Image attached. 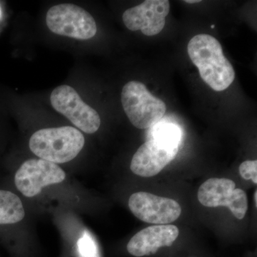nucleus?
Listing matches in <instances>:
<instances>
[{
    "mask_svg": "<svg viewBox=\"0 0 257 257\" xmlns=\"http://www.w3.org/2000/svg\"><path fill=\"white\" fill-rule=\"evenodd\" d=\"M187 52L192 62L199 69L201 78L209 87L221 92L232 84L235 70L223 52L215 37L201 34L189 41Z\"/></svg>",
    "mask_w": 257,
    "mask_h": 257,
    "instance_id": "nucleus-1",
    "label": "nucleus"
},
{
    "mask_svg": "<svg viewBox=\"0 0 257 257\" xmlns=\"http://www.w3.org/2000/svg\"><path fill=\"white\" fill-rule=\"evenodd\" d=\"M84 143V135L79 130L67 126L38 130L30 138V148L42 160L62 164L74 160Z\"/></svg>",
    "mask_w": 257,
    "mask_h": 257,
    "instance_id": "nucleus-2",
    "label": "nucleus"
},
{
    "mask_svg": "<svg viewBox=\"0 0 257 257\" xmlns=\"http://www.w3.org/2000/svg\"><path fill=\"white\" fill-rule=\"evenodd\" d=\"M121 104L132 124L146 130L156 125L163 118L167 106L153 96L143 83L131 81L123 87Z\"/></svg>",
    "mask_w": 257,
    "mask_h": 257,
    "instance_id": "nucleus-3",
    "label": "nucleus"
},
{
    "mask_svg": "<svg viewBox=\"0 0 257 257\" xmlns=\"http://www.w3.org/2000/svg\"><path fill=\"white\" fill-rule=\"evenodd\" d=\"M46 23L51 31L57 35L79 40L95 36L97 28L92 15L73 4H61L47 12Z\"/></svg>",
    "mask_w": 257,
    "mask_h": 257,
    "instance_id": "nucleus-4",
    "label": "nucleus"
},
{
    "mask_svg": "<svg viewBox=\"0 0 257 257\" xmlns=\"http://www.w3.org/2000/svg\"><path fill=\"white\" fill-rule=\"evenodd\" d=\"M50 101L56 111L84 133L94 134L99 130L101 119L97 111L84 103L73 88L68 85L56 88L51 94Z\"/></svg>",
    "mask_w": 257,
    "mask_h": 257,
    "instance_id": "nucleus-5",
    "label": "nucleus"
},
{
    "mask_svg": "<svg viewBox=\"0 0 257 257\" xmlns=\"http://www.w3.org/2000/svg\"><path fill=\"white\" fill-rule=\"evenodd\" d=\"M197 197L204 207H227L238 219H243L248 210L246 192L236 189V184L231 179H208L199 187Z\"/></svg>",
    "mask_w": 257,
    "mask_h": 257,
    "instance_id": "nucleus-6",
    "label": "nucleus"
},
{
    "mask_svg": "<svg viewBox=\"0 0 257 257\" xmlns=\"http://www.w3.org/2000/svg\"><path fill=\"white\" fill-rule=\"evenodd\" d=\"M66 178L64 171L57 164L42 159L25 161L15 173L14 182L25 197H35L51 184L61 183Z\"/></svg>",
    "mask_w": 257,
    "mask_h": 257,
    "instance_id": "nucleus-7",
    "label": "nucleus"
},
{
    "mask_svg": "<svg viewBox=\"0 0 257 257\" xmlns=\"http://www.w3.org/2000/svg\"><path fill=\"white\" fill-rule=\"evenodd\" d=\"M128 207L140 220L155 225L170 224L182 213L180 204L174 199L144 192L132 194Z\"/></svg>",
    "mask_w": 257,
    "mask_h": 257,
    "instance_id": "nucleus-8",
    "label": "nucleus"
},
{
    "mask_svg": "<svg viewBox=\"0 0 257 257\" xmlns=\"http://www.w3.org/2000/svg\"><path fill=\"white\" fill-rule=\"evenodd\" d=\"M178 150L179 145L152 138L140 146L135 154L130 170L140 177H154L175 160Z\"/></svg>",
    "mask_w": 257,
    "mask_h": 257,
    "instance_id": "nucleus-9",
    "label": "nucleus"
},
{
    "mask_svg": "<svg viewBox=\"0 0 257 257\" xmlns=\"http://www.w3.org/2000/svg\"><path fill=\"white\" fill-rule=\"evenodd\" d=\"M170 10L168 0H146L126 10L122 20L128 30L133 32L140 30L146 36H155L165 28L166 18Z\"/></svg>",
    "mask_w": 257,
    "mask_h": 257,
    "instance_id": "nucleus-10",
    "label": "nucleus"
},
{
    "mask_svg": "<svg viewBox=\"0 0 257 257\" xmlns=\"http://www.w3.org/2000/svg\"><path fill=\"white\" fill-rule=\"evenodd\" d=\"M179 234V230L175 225H153L137 233L130 240L126 249L135 257L155 254L159 249L172 246Z\"/></svg>",
    "mask_w": 257,
    "mask_h": 257,
    "instance_id": "nucleus-11",
    "label": "nucleus"
},
{
    "mask_svg": "<svg viewBox=\"0 0 257 257\" xmlns=\"http://www.w3.org/2000/svg\"><path fill=\"white\" fill-rule=\"evenodd\" d=\"M25 216L20 197L11 191L0 188V229L18 224Z\"/></svg>",
    "mask_w": 257,
    "mask_h": 257,
    "instance_id": "nucleus-12",
    "label": "nucleus"
},
{
    "mask_svg": "<svg viewBox=\"0 0 257 257\" xmlns=\"http://www.w3.org/2000/svg\"><path fill=\"white\" fill-rule=\"evenodd\" d=\"M152 138L160 139L167 143L179 145L181 140L180 130L174 124H161L154 130Z\"/></svg>",
    "mask_w": 257,
    "mask_h": 257,
    "instance_id": "nucleus-13",
    "label": "nucleus"
},
{
    "mask_svg": "<svg viewBox=\"0 0 257 257\" xmlns=\"http://www.w3.org/2000/svg\"><path fill=\"white\" fill-rule=\"evenodd\" d=\"M77 251L79 257H99L95 241L87 231L77 241Z\"/></svg>",
    "mask_w": 257,
    "mask_h": 257,
    "instance_id": "nucleus-14",
    "label": "nucleus"
},
{
    "mask_svg": "<svg viewBox=\"0 0 257 257\" xmlns=\"http://www.w3.org/2000/svg\"><path fill=\"white\" fill-rule=\"evenodd\" d=\"M240 175L246 180H252L257 184V161H245L241 164L239 168Z\"/></svg>",
    "mask_w": 257,
    "mask_h": 257,
    "instance_id": "nucleus-15",
    "label": "nucleus"
},
{
    "mask_svg": "<svg viewBox=\"0 0 257 257\" xmlns=\"http://www.w3.org/2000/svg\"><path fill=\"white\" fill-rule=\"evenodd\" d=\"M184 3H188V4H194V3H200V0H185Z\"/></svg>",
    "mask_w": 257,
    "mask_h": 257,
    "instance_id": "nucleus-16",
    "label": "nucleus"
},
{
    "mask_svg": "<svg viewBox=\"0 0 257 257\" xmlns=\"http://www.w3.org/2000/svg\"><path fill=\"white\" fill-rule=\"evenodd\" d=\"M253 199H254L255 202V206H256V207H257V192H254V198H253Z\"/></svg>",
    "mask_w": 257,
    "mask_h": 257,
    "instance_id": "nucleus-17",
    "label": "nucleus"
},
{
    "mask_svg": "<svg viewBox=\"0 0 257 257\" xmlns=\"http://www.w3.org/2000/svg\"><path fill=\"white\" fill-rule=\"evenodd\" d=\"M214 27H215L214 25H211V28H214Z\"/></svg>",
    "mask_w": 257,
    "mask_h": 257,
    "instance_id": "nucleus-18",
    "label": "nucleus"
}]
</instances>
